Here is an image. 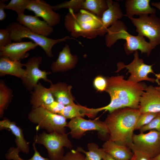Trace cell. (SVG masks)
Wrapping results in <instances>:
<instances>
[{
	"label": "cell",
	"instance_id": "6da1fadb",
	"mask_svg": "<svg viewBox=\"0 0 160 160\" xmlns=\"http://www.w3.org/2000/svg\"><path fill=\"white\" fill-rule=\"evenodd\" d=\"M141 113L138 109L125 107L109 112L104 121L108 131L109 139L130 149L132 137Z\"/></svg>",
	"mask_w": 160,
	"mask_h": 160
},
{
	"label": "cell",
	"instance_id": "7a4b0ae2",
	"mask_svg": "<svg viewBox=\"0 0 160 160\" xmlns=\"http://www.w3.org/2000/svg\"><path fill=\"white\" fill-rule=\"evenodd\" d=\"M64 25L73 38L82 36L92 39L98 36L102 25L101 17L85 9L75 13L69 9L65 17Z\"/></svg>",
	"mask_w": 160,
	"mask_h": 160
},
{
	"label": "cell",
	"instance_id": "3957f363",
	"mask_svg": "<svg viewBox=\"0 0 160 160\" xmlns=\"http://www.w3.org/2000/svg\"><path fill=\"white\" fill-rule=\"evenodd\" d=\"M127 30V27L122 21H117L108 29L105 35L106 46L110 48L117 40L123 39L126 40L124 47L127 55L140 50L142 53H146L149 56L153 49L150 43L145 40L144 37L133 36L129 33Z\"/></svg>",
	"mask_w": 160,
	"mask_h": 160
},
{
	"label": "cell",
	"instance_id": "277c9868",
	"mask_svg": "<svg viewBox=\"0 0 160 160\" xmlns=\"http://www.w3.org/2000/svg\"><path fill=\"white\" fill-rule=\"evenodd\" d=\"M106 79V89L113 91L125 107L138 108L140 97L147 86L145 84L125 80L122 75L111 76Z\"/></svg>",
	"mask_w": 160,
	"mask_h": 160
},
{
	"label": "cell",
	"instance_id": "5b68a950",
	"mask_svg": "<svg viewBox=\"0 0 160 160\" xmlns=\"http://www.w3.org/2000/svg\"><path fill=\"white\" fill-rule=\"evenodd\" d=\"M6 28L10 31L12 41L20 42L22 41L24 38L29 39L40 47L47 55L51 58L54 56L52 49L55 45L69 39L76 40L80 43L75 38L68 36L57 39L48 38L33 32L18 22L11 23L8 25Z\"/></svg>",
	"mask_w": 160,
	"mask_h": 160
},
{
	"label": "cell",
	"instance_id": "8992f818",
	"mask_svg": "<svg viewBox=\"0 0 160 160\" xmlns=\"http://www.w3.org/2000/svg\"><path fill=\"white\" fill-rule=\"evenodd\" d=\"M28 116L31 122L37 124V130L41 128L45 129L48 133H66V119L62 115L50 112L42 106L32 108Z\"/></svg>",
	"mask_w": 160,
	"mask_h": 160
},
{
	"label": "cell",
	"instance_id": "52a82bcc",
	"mask_svg": "<svg viewBox=\"0 0 160 160\" xmlns=\"http://www.w3.org/2000/svg\"><path fill=\"white\" fill-rule=\"evenodd\" d=\"M68 134L48 133L43 131L34 135V142L44 146L47 150L50 160H62L64 156V147L71 149L73 147L69 139Z\"/></svg>",
	"mask_w": 160,
	"mask_h": 160
},
{
	"label": "cell",
	"instance_id": "ba28073f",
	"mask_svg": "<svg viewBox=\"0 0 160 160\" xmlns=\"http://www.w3.org/2000/svg\"><path fill=\"white\" fill-rule=\"evenodd\" d=\"M136 27L138 35L146 37L153 49L160 44V18L155 14L145 15L138 18L128 17Z\"/></svg>",
	"mask_w": 160,
	"mask_h": 160
},
{
	"label": "cell",
	"instance_id": "9c48e42d",
	"mask_svg": "<svg viewBox=\"0 0 160 160\" xmlns=\"http://www.w3.org/2000/svg\"><path fill=\"white\" fill-rule=\"evenodd\" d=\"M134 59L128 65H125L123 62H120L117 64V70L116 72L126 68L128 70L127 73H130L128 80L137 83L143 81H146L152 83L156 82V79L149 78L148 75L150 73L155 74L152 69L153 65H148L144 63L142 59L139 58L137 51L134 54Z\"/></svg>",
	"mask_w": 160,
	"mask_h": 160
},
{
	"label": "cell",
	"instance_id": "30bf717a",
	"mask_svg": "<svg viewBox=\"0 0 160 160\" xmlns=\"http://www.w3.org/2000/svg\"><path fill=\"white\" fill-rule=\"evenodd\" d=\"M66 127L70 129V133L73 138L80 139L87 131H97L103 137L108 135V131L104 121L99 120H87L82 117L72 118L67 123Z\"/></svg>",
	"mask_w": 160,
	"mask_h": 160
},
{
	"label": "cell",
	"instance_id": "8fae6325",
	"mask_svg": "<svg viewBox=\"0 0 160 160\" xmlns=\"http://www.w3.org/2000/svg\"><path fill=\"white\" fill-rule=\"evenodd\" d=\"M134 148L147 154L153 158L160 153V132L152 130L147 133L133 134Z\"/></svg>",
	"mask_w": 160,
	"mask_h": 160
},
{
	"label": "cell",
	"instance_id": "7c38bea8",
	"mask_svg": "<svg viewBox=\"0 0 160 160\" xmlns=\"http://www.w3.org/2000/svg\"><path fill=\"white\" fill-rule=\"evenodd\" d=\"M42 61V57L34 56L30 58L25 63L27 76L22 80L23 85L28 90H33L38 84L39 80L41 79L50 83H52L47 78V76L51 72L39 69V66Z\"/></svg>",
	"mask_w": 160,
	"mask_h": 160
},
{
	"label": "cell",
	"instance_id": "4fadbf2b",
	"mask_svg": "<svg viewBox=\"0 0 160 160\" xmlns=\"http://www.w3.org/2000/svg\"><path fill=\"white\" fill-rule=\"evenodd\" d=\"M27 9L33 12L36 16L41 17L52 27L60 22V15L52 9V5L44 1L31 0Z\"/></svg>",
	"mask_w": 160,
	"mask_h": 160
},
{
	"label": "cell",
	"instance_id": "5bb4252c",
	"mask_svg": "<svg viewBox=\"0 0 160 160\" xmlns=\"http://www.w3.org/2000/svg\"><path fill=\"white\" fill-rule=\"evenodd\" d=\"M38 46L33 41L12 42L0 50V56L7 57L13 61H21L29 56L28 51Z\"/></svg>",
	"mask_w": 160,
	"mask_h": 160
},
{
	"label": "cell",
	"instance_id": "9a60e30c",
	"mask_svg": "<svg viewBox=\"0 0 160 160\" xmlns=\"http://www.w3.org/2000/svg\"><path fill=\"white\" fill-rule=\"evenodd\" d=\"M138 109L141 113L160 112V92L156 87L146 86L140 97Z\"/></svg>",
	"mask_w": 160,
	"mask_h": 160
},
{
	"label": "cell",
	"instance_id": "2e32d148",
	"mask_svg": "<svg viewBox=\"0 0 160 160\" xmlns=\"http://www.w3.org/2000/svg\"><path fill=\"white\" fill-rule=\"evenodd\" d=\"M16 20L33 32L44 36H49L54 31L52 27L35 15L21 14L17 15Z\"/></svg>",
	"mask_w": 160,
	"mask_h": 160
},
{
	"label": "cell",
	"instance_id": "e0dca14e",
	"mask_svg": "<svg viewBox=\"0 0 160 160\" xmlns=\"http://www.w3.org/2000/svg\"><path fill=\"white\" fill-rule=\"evenodd\" d=\"M107 0L108 8L101 17L102 25L98 31V36H102L105 35L108 29L124 16L118 2Z\"/></svg>",
	"mask_w": 160,
	"mask_h": 160
},
{
	"label": "cell",
	"instance_id": "ac0fdd59",
	"mask_svg": "<svg viewBox=\"0 0 160 160\" xmlns=\"http://www.w3.org/2000/svg\"><path fill=\"white\" fill-rule=\"evenodd\" d=\"M78 62L77 56L72 55L69 46L66 44L60 52L56 60L52 63L51 69L54 73L65 71L74 68Z\"/></svg>",
	"mask_w": 160,
	"mask_h": 160
},
{
	"label": "cell",
	"instance_id": "d6986e66",
	"mask_svg": "<svg viewBox=\"0 0 160 160\" xmlns=\"http://www.w3.org/2000/svg\"><path fill=\"white\" fill-rule=\"evenodd\" d=\"M7 129L12 133L15 136V143L16 148L20 151L28 154L30 151L29 143L25 140L23 130L16 123L11 121L6 118H4L0 121V130Z\"/></svg>",
	"mask_w": 160,
	"mask_h": 160
},
{
	"label": "cell",
	"instance_id": "ffe728a7",
	"mask_svg": "<svg viewBox=\"0 0 160 160\" xmlns=\"http://www.w3.org/2000/svg\"><path fill=\"white\" fill-rule=\"evenodd\" d=\"M150 0H127L125 2L126 14L128 17L135 15L139 16L149 14H155L156 9L150 5Z\"/></svg>",
	"mask_w": 160,
	"mask_h": 160
},
{
	"label": "cell",
	"instance_id": "44dd1931",
	"mask_svg": "<svg viewBox=\"0 0 160 160\" xmlns=\"http://www.w3.org/2000/svg\"><path fill=\"white\" fill-rule=\"evenodd\" d=\"M25 64L21 61H13L6 56H0V76L10 75L20 78L21 80L26 77L25 70L23 67Z\"/></svg>",
	"mask_w": 160,
	"mask_h": 160
},
{
	"label": "cell",
	"instance_id": "7402d4cb",
	"mask_svg": "<svg viewBox=\"0 0 160 160\" xmlns=\"http://www.w3.org/2000/svg\"><path fill=\"white\" fill-rule=\"evenodd\" d=\"M30 103L32 108L49 104L55 101L49 88L38 83L31 92Z\"/></svg>",
	"mask_w": 160,
	"mask_h": 160
},
{
	"label": "cell",
	"instance_id": "603a6c76",
	"mask_svg": "<svg viewBox=\"0 0 160 160\" xmlns=\"http://www.w3.org/2000/svg\"><path fill=\"white\" fill-rule=\"evenodd\" d=\"M72 87L65 82L50 83L49 88L55 100L65 106L74 103L71 92Z\"/></svg>",
	"mask_w": 160,
	"mask_h": 160
},
{
	"label": "cell",
	"instance_id": "cb8c5ba5",
	"mask_svg": "<svg viewBox=\"0 0 160 160\" xmlns=\"http://www.w3.org/2000/svg\"><path fill=\"white\" fill-rule=\"evenodd\" d=\"M102 148L106 153L118 160H130L133 155L128 147L110 140L104 143Z\"/></svg>",
	"mask_w": 160,
	"mask_h": 160
},
{
	"label": "cell",
	"instance_id": "d4e9b609",
	"mask_svg": "<svg viewBox=\"0 0 160 160\" xmlns=\"http://www.w3.org/2000/svg\"><path fill=\"white\" fill-rule=\"evenodd\" d=\"M105 91L110 95L111 98L110 103L107 105L101 108H89V118H94L99 112L103 110L108 111L109 112H111L115 110L125 108L113 91L108 89H106Z\"/></svg>",
	"mask_w": 160,
	"mask_h": 160
},
{
	"label": "cell",
	"instance_id": "484cf974",
	"mask_svg": "<svg viewBox=\"0 0 160 160\" xmlns=\"http://www.w3.org/2000/svg\"><path fill=\"white\" fill-rule=\"evenodd\" d=\"M108 8L107 0H84L82 9L90 11L97 16L101 17Z\"/></svg>",
	"mask_w": 160,
	"mask_h": 160
},
{
	"label": "cell",
	"instance_id": "4316f807",
	"mask_svg": "<svg viewBox=\"0 0 160 160\" xmlns=\"http://www.w3.org/2000/svg\"><path fill=\"white\" fill-rule=\"evenodd\" d=\"M87 107L74 103L65 106L58 114L62 116L66 119H71L79 117H82L85 116H87Z\"/></svg>",
	"mask_w": 160,
	"mask_h": 160
},
{
	"label": "cell",
	"instance_id": "83f0119b",
	"mask_svg": "<svg viewBox=\"0 0 160 160\" xmlns=\"http://www.w3.org/2000/svg\"><path fill=\"white\" fill-rule=\"evenodd\" d=\"M12 90L5 84L3 81L0 82V117H3L4 111L11 102L13 97Z\"/></svg>",
	"mask_w": 160,
	"mask_h": 160
},
{
	"label": "cell",
	"instance_id": "f1b7e54d",
	"mask_svg": "<svg viewBox=\"0 0 160 160\" xmlns=\"http://www.w3.org/2000/svg\"><path fill=\"white\" fill-rule=\"evenodd\" d=\"M34 142L33 144L34 153L32 157L28 159H24L21 158L19 155L20 152L16 147H11L7 151L5 157L7 160H50L49 158H45L41 156L40 153L37 151Z\"/></svg>",
	"mask_w": 160,
	"mask_h": 160
},
{
	"label": "cell",
	"instance_id": "f546056e",
	"mask_svg": "<svg viewBox=\"0 0 160 160\" xmlns=\"http://www.w3.org/2000/svg\"><path fill=\"white\" fill-rule=\"evenodd\" d=\"M88 151L84 150L81 147H78L76 149L82 153L85 156L86 160H101V148H99L98 145L93 143H88L87 145Z\"/></svg>",
	"mask_w": 160,
	"mask_h": 160
},
{
	"label": "cell",
	"instance_id": "4dcf8cb0",
	"mask_svg": "<svg viewBox=\"0 0 160 160\" xmlns=\"http://www.w3.org/2000/svg\"><path fill=\"white\" fill-rule=\"evenodd\" d=\"M84 0H71L65 1L55 6H52V9L56 11L62 9H71L75 13L79 12L82 9Z\"/></svg>",
	"mask_w": 160,
	"mask_h": 160
},
{
	"label": "cell",
	"instance_id": "1f68e13d",
	"mask_svg": "<svg viewBox=\"0 0 160 160\" xmlns=\"http://www.w3.org/2000/svg\"><path fill=\"white\" fill-rule=\"evenodd\" d=\"M31 0H11L5 7V9L15 11L17 15L24 14Z\"/></svg>",
	"mask_w": 160,
	"mask_h": 160
},
{
	"label": "cell",
	"instance_id": "d6a6232c",
	"mask_svg": "<svg viewBox=\"0 0 160 160\" xmlns=\"http://www.w3.org/2000/svg\"><path fill=\"white\" fill-rule=\"evenodd\" d=\"M160 112H145L141 113L138 118L135 130L140 129L142 127L149 123Z\"/></svg>",
	"mask_w": 160,
	"mask_h": 160
},
{
	"label": "cell",
	"instance_id": "836d02e7",
	"mask_svg": "<svg viewBox=\"0 0 160 160\" xmlns=\"http://www.w3.org/2000/svg\"><path fill=\"white\" fill-rule=\"evenodd\" d=\"M10 30L7 28L0 29V50L12 43Z\"/></svg>",
	"mask_w": 160,
	"mask_h": 160
},
{
	"label": "cell",
	"instance_id": "e575fe53",
	"mask_svg": "<svg viewBox=\"0 0 160 160\" xmlns=\"http://www.w3.org/2000/svg\"><path fill=\"white\" fill-rule=\"evenodd\" d=\"M152 130H156L160 132V112L149 123L140 129V132Z\"/></svg>",
	"mask_w": 160,
	"mask_h": 160
},
{
	"label": "cell",
	"instance_id": "d590c367",
	"mask_svg": "<svg viewBox=\"0 0 160 160\" xmlns=\"http://www.w3.org/2000/svg\"><path fill=\"white\" fill-rule=\"evenodd\" d=\"M83 153L76 149H71L66 153L62 160H86Z\"/></svg>",
	"mask_w": 160,
	"mask_h": 160
},
{
	"label": "cell",
	"instance_id": "8d00e7d4",
	"mask_svg": "<svg viewBox=\"0 0 160 160\" xmlns=\"http://www.w3.org/2000/svg\"><path fill=\"white\" fill-rule=\"evenodd\" d=\"M93 85L95 88L98 91H105L107 86L106 78L101 76H97L94 79Z\"/></svg>",
	"mask_w": 160,
	"mask_h": 160
},
{
	"label": "cell",
	"instance_id": "74e56055",
	"mask_svg": "<svg viewBox=\"0 0 160 160\" xmlns=\"http://www.w3.org/2000/svg\"><path fill=\"white\" fill-rule=\"evenodd\" d=\"M65 106L55 101L49 104L42 106L50 112L57 114H58L64 108Z\"/></svg>",
	"mask_w": 160,
	"mask_h": 160
},
{
	"label": "cell",
	"instance_id": "f35d334b",
	"mask_svg": "<svg viewBox=\"0 0 160 160\" xmlns=\"http://www.w3.org/2000/svg\"><path fill=\"white\" fill-rule=\"evenodd\" d=\"M134 155V160H151V158L147 154L137 150L134 148H131Z\"/></svg>",
	"mask_w": 160,
	"mask_h": 160
},
{
	"label": "cell",
	"instance_id": "ab89813d",
	"mask_svg": "<svg viewBox=\"0 0 160 160\" xmlns=\"http://www.w3.org/2000/svg\"><path fill=\"white\" fill-rule=\"evenodd\" d=\"M8 0H0V20L2 21L4 20L7 17V14L4 11L7 4L5 3Z\"/></svg>",
	"mask_w": 160,
	"mask_h": 160
},
{
	"label": "cell",
	"instance_id": "60d3db41",
	"mask_svg": "<svg viewBox=\"0 0 160 160\" xmlns=\"http://www.w3.org/2000/svg\"><path fill=\"white\" fill-rule=\"evenodd\" d=\"M102 159L103 160H118L106 153L102 148L101 150Z\"/></svg>",
	"mask_w": 160,
	"mask_h": 160
},
{
	"label": "cell",
	"instance_id": "b9f144b4",
	"mask_svg": "<svg viewBox=\"0 0 160 160\" xmlns=\"http://www.w3.org/2000/svg\"><path fill=\"white\" fill-rule=\"evenodd\" d=\"M152 5L155 7L159 9L160 11V1L158 2H152L151 3Z\"/></svg>",
	"mask_w": 160,
	"mask_h": 160
},
{
	"label": "cell",
	"instance_id": "7bdbcfd3",
	"mask_svg": "<svg viewBox=\"0 0 160 160\" xmlns=\"http://www.w3.org/2000/svg\"><path fill=\"white\" fill-rule=\"evenodd\" d=\"M155 75L156 77V82L158 83L159 81V80H160V72L158 74H155Z\"/></svg>",
	"mask_w": 160,
	"mask_h": 160
},
{
	"label": "cell",
	"instance_id": "ee69618b",
	"mask_svg": "<svg viewBox=\"0 0 160 160\" xmlns=\"http://www.w3.org/2000/svg\"><path fill=\"white\" fill-rule=\"evenodd\" d=\"M151 160H160V153L155 157L151 159Z\"/></svg>",
	"mask_w": 160,
	"mask_h": 160
},
{
	"label": "cell",
	"instance_id": "f6af8a7d",
	"mask_svg": "<svg viewBox=\"0 0 160 160\" xmlns=\"http://www.w3.org/2000/svg\"><path fill=\"white\" fill-rule=\"evenodd\" d=\"M158 84L159 85V86L156 87V89L160 92V81H159Z\"/></svg>",
	"mask_w": 160,
	"mask_h": 160
},
{
	"label": "cell",
	"instance_id": "bcb514c9",
	"mask_svg": "<svg viewBox=\"0 0 160 160\" xmlns=\"http://www.w3.org/2000/svg\"><path fill=\"white\" fill-rule=\"evenodd\" d=\"M134 157H135V156H134V154H133V156L132 158H131V159L130 160H134Z\"/></svg>",
	"mask_w": 160,
	"mask_h": 160
}]
</instances>
